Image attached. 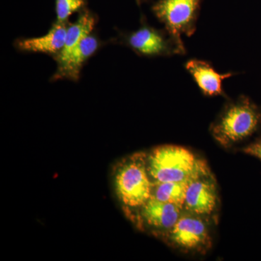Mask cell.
Returning a JSON list of instances; mask_svg holds the SVG:
<instances>
[{"instance_id": "obj_1", "label": "cell", "mask_w": 261, "mask_h": 261, "mask_svg": "<svg viewBox=\"0 0 261 261\" xmlns=\"http://www.w3.org/2000/svg\"><path fill=\"white\" fill-rule=\"evenodd\" d=\"M147 163L152 183L186 181L208 166L190 149L172 145L152 149Z\"/></svg>"}, {"instance_id": "obj_2", "label": "cell", "mask_w": 261, "mask_h": 261, "mask_svg": "<svg viewBox=\"0 0 261 261\" xmlns=\"http://www.w3.org/2000/svg\"><path fill=\"white\" fill-rule=\"evenodd\" d=\"M260 119L256 106L247 98L240 97L225 106L211 125V132L218 143L228 148L251 136Z\"/></svg>"}, {"instance_id": "obj_3", "label": "cell", "mask_w": 261, "mask_h": 261, "mask_svg": "<svg viewBox=\"0 0 261 261\" xmlns=\"http://www.w3.org/2000/svg\"><path fill=\"white\" fill-rule=\"evenodd\" d=\"M117 193L123 205L140 209L152 197V181L147 168V154L130 156L122 164L116 176Z\"/></svg>"}, {"instance_id": "obj_4", "label": "cell", "mask_w": 261, "mask_h": 261, "mask_svg": "<svg viewBox=\"0 0 261 261\" xmlns=\"http://www.w3.org/2000/svg\"><path fill=\"white\" fill-rule=\"evenodd\" d=\"M210 219L183 211L165 240L184 253L205 254L212 247Z\"/></svg>"}, {"instance_id": "obj_5", "label": "cell", "mask_w": 261, "mask_h": 261, "mask_svg": "<svg viewBox=\"0 0 261 261\" xmlns=\"http://www.w3.org/2000/svg\"><path fill=\"white\" fill-rule=\"evenodd\" d=\"M202 0H159L153 12L164 23L171 37L184 44L182 34L191 37L196 30V23Z\"/></svg>"}, {"instance_id": "obj_6", "label": "cell", "mask_w": 261, "mask_h": 261, "mask_svg": "<svg viewBox=\"0 0 261 261\" xmlns=\"http://www.w3.org/2000/svg\"><path fill=\"white\" fill-rule=\"evenodd\" d=\"M219 206L217 181L207 166L189 183L183 211L211 219Z\"/></svg>"}, {"instance_id": "obj_7", "label": "cell", "mask_w": 261, "mask_h": 261, "mask_svg": "<svg viewBox=\"0 0 261 261\" xmlns=\"http://www.w3.org/2000/svg\"><path fill=\"white\" fill-rule=\"evenodd\" d=\"M127 42L134 50L142 56H173L186 53L184 44L178 43L169 33L166 35L149 25H142L132 33Z\"/></svg>"}, {"instance_id": "obj_8", "label": "cell", "mask_w": 261, "mask_h": 261, "mask_svg": "<svg viewBox=\"0 0 261 261\" xmlns=\"http://www.w3.org/2000/svg\"><path fill=\"white\" fill-rule=\"evenodd\" d=\"M140 219L152 231L163 238L171 231L183 212L179 206L151 197L140 208Z\"/></svg>"}, {"instance_id": "obj_9", "label": "cell", "mask_w": 261, "mask_h": 261, "mask_svg": "<svg viewBox=\"0 0 261 261\" xmlns=\"http://www.w3.org/2000/svg\"><path fill=\"white\" fill-rule=\"evenodd\" d=\"M187 71L191 74L202 93L208 97L225 96L222 83L235 73H219L207 62L192 59L185 64Z\"/></svg>"}, {"instance_id": "obj_10", "label": "cell", "mask_w": 261, "mask_h": 261, "mask_svg": "<svg viewBox=\"0 0 261 261\" xmlns=\"http://www.w3.org/2000/svg\"><path fill=\"white\" fill-rule=\"evenodd\" d=\"M97 47V39L93 36L89 35L72 49L66 56L58 58L56 78L65 77L70 80H78L81 68L84 62L94 54Z\"/></svg>"}, {"instance_id": "obj_11", "label": "cell", "mask_w": 261, "mask_h": 261, "mask_svg": "<svg viewBox=\"0 0 261 261\" xmlns=\"http://www.w3.org/2000/svg\"><path fill=\"white\" fill-rule=\"evenodd\" d=\"M67 27L63 23H57L43 37L24 39L18 43L21 50L59 55L65 46Z\"/></svg>"}, {"instance_id": "obj_12", "label": "cell", "mask_w": 261, "mask_h": 261, "mask_svg": "<svg viewBox=\"0 0 261 261\" xmlns=\"http://www.w3.org/2000/svg\"><path fill=\"white\" fill-rule=\"evenodd\" d=\"M194 177L183 181L152 183V197L163 202L174 204L183 209L187 187Z\"/></svg>"}, {"instance_id": "obj_13", "label": "cell", "mask_w": 261, "mask_h": 261, "mask_svg": "<svg viewBox=\"0 0 261 261\" xmlns=\"http://www.w3.org/2000/svg\"><path fill=\"white\" fill-rule=\"evenodd\" d=\"M94 24L95 21L93 17L89 13H84L75 23L67 27L65 46L61 53L58 55V58L66 56L83 39L90 35Z\"/></svg>"}, {"instance_id": "obj_14", "label": "cell", "mask_w": 261, "mask_h": 261, "mask_svg": "<svg viewBox=\"0 0 261 261\" xmlns=\"http://www.w3.org/2000/svg\"><path fill=\"white\" fill-rule=\"evenodd\" d=\"M84 0H56V13L58 23H63L70 15L82 8Z\"/></svg>"}, {"instance_id": "obj_15", "label": "cell", "mask_w": 261, "mask_h": 261, "mask_svg": "<svg viewBox=\"0 0 261 261\" xmlns=\"http://www.w3.org/2000/svg\"><path fill=\"white\" fill-rule=\"evenodd\" d=\"M242 151L244 153L253 156L261 161V140L246 146L242 149Z\"/></svg>"}, {"instance_id": "obj_16", "label": "cell", "mask_w": 261, "mask_h": 261, "mask_svg": "<svg viewBox=\"0 0 261 261\" xmlns=\"http://www.w3.org/2000/svg\"><path fill=\"white\" fill-rule=\"evenodd\" d=\"M139 1H140V0H139Z\"/></svg>"}]
</instances>
